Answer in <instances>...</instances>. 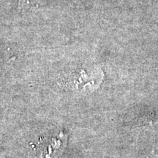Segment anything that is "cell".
I'll list each match as a JSON object with an SVG mask.
<instances>
[{
	"label": "cell",
	"mask_w": 158,
	"mask_h": 158,
	"mask_svg": "<svg viewBox=\"0 0 158 158\" xmlns=\"http://www.w3.org/2000/svg\"><path fill=\"white\" fill-rule=\"evenodd\" d=\"M65 141L64 137L62 138H54L48 146L47 150H45L43 158H55L59 155L60 148H63V144Z\"/></svg>",
	"instance_id": "6da1fadb"
},
{
	"label": "cell",
	"mask_w": 158,
	"mask_h": 158,
	"mask_svg": "<svg viewBox=\"0 0 158 158\" xmlns=\"http://www.w3.org/2000/svg\"><path fill=\"white\" fill-rule=\"evenodd\" d=\"M19 5L22 8H30L36 5V0H19Z\"/></svg>",
	"instance_id": "7a4b0ae2"
}]
</instances>
